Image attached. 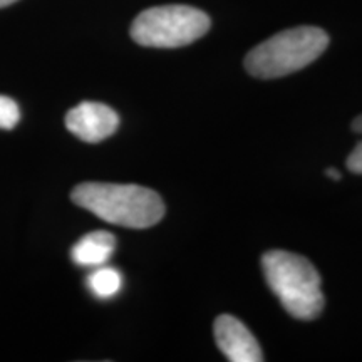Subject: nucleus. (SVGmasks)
Returning a JSON list of instances; mask_svg holds the SVG:
<instances>
[{"mask_svg": "<svg viewBox=\"0 0 362 362\" xmlns=\"http://www.w3.org/2000/svg\"><path fill=\"white\" fill-rule=\"evenodd\" d=\"M327 45L329 35L319 27H293L253 47L245 57V67L253 78H284L312 64Z\"/></svg>", "mask_w": 362, "mask_h": 362, "instance_id": "7ed1b4c3", "label": "nucleus"}, {"mask_svg": "<svg viewBox=\"0 0 362 362\" xmlns=\"http://www.w3.org/2000/svg\"><path fill=\"white\" fill-rule=\"evenodd\" d=\"M352 131L362 134V115H359L354 121H352Z\"/></svg>", "mask_w": 362, "mask_h": 362, "instance_id": "9b49d317", "label": "nucleus"}, {"mask_svg": "<svg viewBox=\"0 0 362 362\" xmlns=\"http://www.w3.org/2000/svg\"><path fill=\"white\" fill-rule=\"evenodd\" d=\"M21 121V110L13 99L0 96V128L13 129Z\"/></svg>", "mask_w": 362, "mask_h": 362, "instance_id": "1a4fd4ad", "label": "nucleus"}, {"mask_svg": "<svg viewBox=\"0 0 362 362\" xmlns=\"http://www.w3.org/2000/svg\"><path fill=\"white\" fill-rule=\"evenodd\" d=\"M215 341L220 351L232 362H262L259 341L237 317L223 314L215 320Z\"/></svg>", "mask_w": 362, "mask_h": 362, "instance_id": "423d86ee", "label": "nucleus"}, {"mask_svg": "<svg viewBox=\"0 0 362 362\" xmlns=\"http://www.w3.org/2000/svg\"><path fill=\"white\" fill-rule=\"evenodd\" d=\"M210 17L189 6L151 7L139 13L131 25V37L144 47H183L210 30Z\"/></svg>", "mask_w": 362, "mask_h": 362, "instance_id": "20e7f679", "label": "nucleus"}, {"mask_svg": "<svg viewBox=\"0 0 362 362\" xmlns=\"http://www.w3.org/2000/svg\"><path fill=\"white\" fill-rule=\"evenodd\" d=\"M13 2H17V0H0V8L11 6V4H13Z\"/></svg>", "mask_w": 362, "mask_h": 362, "instance_id": "ddd939ff", "label": "nucleus"}, {"mask_svg": "<svg viewBox=\"0 0 362 362\" xmlns=\"http://www.w3.org/2000/svg\"><path fill=\"white\" fill-rule=\"evenodd\" d=\"M267 284L292 317L312 320L320 315L325 298L319 272L305 257L272 250L262 257Z\"/></svg>", "mask_w": 362, "mask_h": 362, "instance_id": "f03ea898", "label": "nucleus"}, {"mask_svg": "<svg viewBox=\"0 0 362 362\" xmlns=\"http://www.w3.org/2000/svg\"><path fill=\"white\" fill-rule=\"evenodd\" d=\"M325 175L332 180H341V171H337L336 168H329L327 171H325Z\"/></svg>", "mask_w": 362, "mask_h": 362, "instance_id": "f8f14e48", "label": "nucleus"}, {"mask_svg": "<svg viewBox=\"0 0 362 362\" xmlns=\"http://www.w3.org/2000/svg\"><path fill=\"white\" fill-rule=\"evenodd\" d=\"M66 128L86 143H99L116 133L119 116L106 104L84 101L67 112Z\"/></svg>", "mask_w": 362, "mask_h": 362, "instance_id": "39448f33", "label": "nucleus"}, {"mask_svg": "<svg viewBox=\"0 0 362 362\" xmlns=\"http://www.w3.org/2000/svg\"><path fill=\"white\" fill-rule=\"evenodd\" d=\"M116 248V240L112 233L98 230L84 235L83 238L72 247L71 259L76 265L81 267H101L104 262L111 259Z\"/></svg>", "mask_w": 362, "mask_h": 362, "instance_id": "0eeeda50", "label": "nucleus"}, {"mask_svg": "<svg viewBox=\"0 0 362 362\" xmlns=\"http://www.w3.org/2000/svg\"><path fill=\"white\" fill-rule=\"evenodd\" d=\"M71 200L107 223L126 228H149L165 216V203L153 189L138 185L81 183Z\"/></svg>", "mask_w": 362, "mask_h": 362, "instance_id": "f257e3e1", "label": "nucleus"}, {"mask_svg": "<svg viewBox=\"0 0 362 362\" xmlns=\"http://www.w3.org/2000/svg\"><path fill=\"white\" fill-rule=\"evenodd\" d=\"M347 168H349L352 173L362 175V141L352 149L349 158H347Z\"/></svg>", "mask_w": 362, "mask_h": 362, "instance_id": "9d476101", "label": "nucleus"}, {"mask_svg": "<svg viewBox=\"0 0 362 362\" xmlns=\"http://www.w3.org/2000/svg\"><path fill=\"white\" fill-rule=\"evenodd\" d=\"M88 287L98 298H112L123 287V277L112 267H101L88 277Z\"/></svg>", "mask_w": 362, "mask_h": 362, "instance_id": "6e6552de", "label": "nucleus"}]
</instances>
